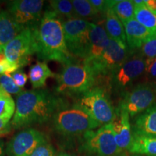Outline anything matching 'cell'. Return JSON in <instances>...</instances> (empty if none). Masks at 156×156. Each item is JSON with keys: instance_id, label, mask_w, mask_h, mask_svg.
<instances>
[{"instance_id": "obj_1", "label": "cell", "mask_w": 156, "mask_h": 156, "mask_svg": "<svg viewBox=\"0 0 156 156\" xmlns=\"http://www.w3.org/2000/svg\"><path fill=\"white\" fill-rule=\"evenodd\" d=\"M67 105L59 95L47 89L23 90L17 95L12 127L20 129L34 124H44Z\"/></svg>"}, {"instance_id": "obj_2", "label": "cell", "mask_w": 156, "mask_h": 156, "mask_svg": "<svg viewBox=\"0 0 156 156\" xmlns=\"http://www.w3.org/2000/svg\"><path fill=\"white\" fill-rule=\"evenodd\" d=\"M63 21L51 9L45 11L36 29V54L39 59L57 62L64 66L75 61L67 47Z\"/></svg>"}, {"instance_id": "obj_3", "label": "cell", "mask_w": 156, "mask_h": 156, "mask_svg": "<svg viewBox=\"0 0 156 156\" xmlns=\"http://www.w3.org/2000/svg\"><path fill=\"white\" fill-rule=\"evenodd\" d=\"M95 77L92 69L84 61L66 64L61 73L56 75V94L80 96L92 88Z\"/></svg>"}, {"instance_id": "obj_4", "label": "cell", "mask_w": 156, "mask_h": 156, "mask_svg": "<svg viewBox=\"0 0 156 156\" xmlns=\"http://www.w3.org/2000/svg\"><path fill=\"white\" fill-rule=\"evenodd\" d=\"M52 121L56 131L65 136L83 135L87 132L100 126L79 103L70 106L67 105L58 110L54 115Z\"/></svg>"}, {"instance_id": "obj_5", "label": "cell", "mask_w": 156, "mask_h": 156, "mask_svg": "<svg viewBox=\"0 0 156 156\" xmlns=\"http://www.w3.org/2000/svg\"><path fill=\"white\" fill-rule=\"evenodd\" d=\"M80 151L97 156H118L124 152L116 145L112 124L84 134Z\"/></svg>"}, {"instance_id": "obj_6", "label": "cell", "mask_w": 156, "mask_h": 156, "mask_svg": "<svg viewBox=\"0 0 156 156\" xmlns=\"http://www.w3.org/2000/svg\"><path fill=\"white\" fill-rule=\"evenodd\" d=\"M79 103L86 109L100 126L111 124L115 117L113 107L106 91L99 87H93L80 95Z\"/></svg>"}, {"instance_id": "obj_7", "label": "cell", "mask_w": 156, "mask_h": 156, "mask_svg": "<svg viewBox=\"0 0 156 156\" xmlns=\"http://www.w3.org/2000/svg\"><path fill=\"white\" fill-rule=\"evenodd\" d=\"M93 23L83 19L63 21L66 44L69 53L75 58L85 59L88 51Z\"/></svg>"}, {"instance_id": "obj_8", "label": "cell", "mask_w": 156, "mask_h": 156, "mask_svg": "<svg viewBox=\"0 0 156 156\" xmlns=\"http://www.w3.org/2000/svg\"><path fill=\"white\" fill-rule=\"evenodd\" d=\"M38 25L27 27L4 48L7 60L16 64L19 68L30 62V57L37 53L36 29Z\"/></svg>"}, {"instance_id": "obj_9", "label": "cell", "mask_w": 156, "mask_h": 156, "mask_svg": "<svg viewBox=\"0 0 156 156\" xmlns=\"http://www.w3.org/2000/svg\"><path fill=\"white\" fill-rule=\"evenodd\" d=\"M129 50L126 45L110 38L108 46L102 55L92 62H85L92 69L96 77L112 75L129 57Z\"/></svg>"}, {"instance_id": "obj_10", "label": "cell", "mask_w": 156, "mask_h": 156, "mask_svg": "<svg viewBox=\"0 0 156 156\" xmlns=\"http://www.w3.org/2000/svg\"><path fill=\"white\" fill-rule=\"evenodd\" d=\"M156 103V92L153 86L142 83L124 93L119 106L126 111L130 117L137 116Z\"/></svg>"}, {"instance_id": "obj_11", "label": "cell", "mask_w": 156, "mask_h": 156, "mask_svg": "<svg viewBox=\"0 0 156 156\" xmlns=\"http://www.w3.org/2000/svg\"><path fill=\"white\" fill-rule=\"evenodd\" d=\"M48 142L47 136L44 132L28 128L12 138L6 152L8 156H29L38 147Z\"/></svg>"}, {"instance_id": "obj_12", "label": "cell", "mask_w": 156, "mask_h": 156, "mask_svg": "<svg viewBox=\"0 0 156 156\" xmlns=\"http://www.w3.org/2000/svg\"><path fill=\"white\" fill-rule=\"evenodd\" d=\"M43 0H14L7 3L8 12L22 26H34L42 18Z\"/></svg>"}, {"instance_id": "obj_13", "label": "cell", "mask_w": 156, "mask_h": 156, "mask_svg": "<svg viewBox=\"0 0 156 156\" xmlns=\"http://www.w3.org/2000/svg\"><path fill=\"white\" fill-rule=\"evenodd\" d=\"M145 70V59L142 55L129 57L121 67L111 75L115 89L125 88L140 77Z\"/></svg>"}, {"instance_id": "obj_14", "label": "cell", "mask_w": 156, "mask_h": 156, "mask_svg": "<svg viewBox=\"0 0 156 156\" xmlns=\"http://www.w3.org/2000/svg\"><path fill=\"white\" fill-rule=\"evenodd\" d=\"M115 117L111 123L116 145L122 151H129L132 142L133 132L129 121V115L124 109L118 106L115 109Z\"/></svg>"}, {"instance_id": "obj_15", "label": "cell", "mask_w": 156, "mask_h": 156, "mask_svg": "<svg viewBox=\"0 0 156 156\" xmlns=\"http://www.w3.org/2000/svg\"><path fill=\"white\" fill-rule=\"evenodd\" d=\"M123 25L125 30L126 44L129 49L131 51L141 48L145 43L156 38V32L146 28L134 18Z\"/></svg>"}, {"instance_id": "obj_16", "label": "cell", "mask_w": 156, "mask_h": 156, "mask_svg": "<svg viewBox=\"0 0 156 156\" xmlns=\"http://www.w3.org/2000/svg\"><path fill=\"white\" fill-rule=\"evenodd\" d=\"M109 41L110 38L104 27L93 23L88 51L86 58L83 61L90 62L101 56L106 49Z\"/></svg>"}, {"instance_id": "obj_17", "label": "cell", "mask_w": 156, "mask_h": 156, "mask_svg": "<svg viewBox=\"0 0 156 156\" xmlns=\"http://www.w3.org/2000/svg\"><path fill=\"white\" fill-rule=\"evenodd\" d=\"M24 28L12 18L7 9L0 12V53H3L5 46Z\"/></svg>"}, {"instance_id": "obj_18", "label": "cell", "mask_w": 156, "mask_h": 156, "mask_svg": "<svg viewBox=\"0 0 156 156\" xmlns=\"http://www.w3.org/2000/svg\"><path fill=\"white\" fill-rule=\"evenodd\" d=\"M132 132L141 135L156 136V104L136 117Z\"/></svg>"}, {"instance_id": "obj_19", "label": "cell", "mask_w": 156, "mask_h": 156, "mask_svg": "<svg viewBox=\"0 0 156 156\" xmlns=\"http://www.w3.org/2000/svg\"><path fill=\"white\" fill-rule=\"evenodd\" d=\"M129 152L134 155L156 156V136H149L133 133Z\"/></svg>"}, {"instance_id": "obj_20", "label": "cell", "mask_w": 156, "mask_h": 156, "mask_svg": "<svg viewBox=\"0 0 156 156\" xmlns=\"http://www.w3.org/2000/svg\"><path fill=\"white\" fill-rule=\"evenodd\" d=\"M105 15L106 20L104 28L109 38L127 46L124 25L115 14L113 9H109Z\"/></svg>"}, {"instance_id": "obj_21", "label": "cell", "mask_w": 156, "mask_h": 156, "mask_svg": "<svg viewBox=\"0 0 156 156\" xmlns=\"http://www.w3.org/2000/svg\"><path fill=\"white\" fill-rule=\"evenodd\" d=\"M49 77L56 78V74L50 69L46 62H36L29 70L28 78L34 89H41L44 87Z\"/></svg>"}, {"instance_id": "obj_22", "label": "cell", "mask_w": 156, "mask_h": 156, "mask_svg": "<svg viewBox=\"0 0 156 156\" xmlns=\"http://www.w3.org/2000/svg\"><path fill=\"white\" fill-rule=\"evenodd\" d=\"M134 19L146 28L156 32V15L146 7L145 3L135 6Z\"/></svg>"}, {"instance_id": "obj_23", "label": "cell", "mask_w": 156, "mask_h": 156, "mask_svg": "<svg viewBox=\"0 0 156 156\" xmlns=\"http://www.w3.org/2000/svg\"><path fill=\"white\" fill-rule=\"evenodd\" d=\"M113 10L122 23L134 18L135 6L131 0H119L115 2Z\"/></svg>"}, {"instance_id": "obj_24", "label": "cell", "mask_w": 156, "mask_h": 156, "mask_svg": "<svg viewBox=\"0 0 156 156\" xmlns=\"http://www.w3.org/2000/svg\"><path fill=\"white\" fill-rule=\"evenodd\" d=\"M51 10L57 14L64 20L76 19L75 10L72 1L69 0H52L49 2Z\"/></svg>"}, {"instance_id": "obj_25", "label": "cell", "mask_w": 156, "mask_h": 156, "mask_svg": "<svg viewBox=\"0 0 156 156\" xmlns=\"http://www.w3.org/2000/svg\"><path fill=\"white\" fill-rule=\"evenodd\" d=\"M72 2L75 15L78 19L92 18L99 14L90 0H73Z\"/></svg>"}, {"instance_id": "obj_26", "label": "cell", "mask_w": 156, "mask_h": 156, "mask_svg": "<svg viewBox=\"0 0 156 156\" xmlns=\"http://www.w3.org/2000/svg\"><path fill=\"white\" fill-rule=\"evenodd\" d=\"M15 112V103L10 94L6 93L0 95V119L10 122Z\"/></svg>"}, {"instance_id": "obj_27", "label": "cell", "mask_w": 156, "mask_h": 156, "mask_svg": "<svg viewBox=\"0 0 156 156\" xmlns=\"http://www.w3.org/2000/svg\"><path fill=\"white\" fill-rule=\"evenodd\" d=\"M0 86L9 94L17 95L23 90V89L20 88L16 85L11 75H7V74L0 75Z\"/></svg>"}, {"instance_id": "obj_28", "label": "cell", "mask_w": 156, "mask_h": 156, "mask_svg": "<svg viewBox=\"0 0 156 156\" xmlns=\"http://www.w3.org/2000/svg\"><path fill=\"white\" fill-rule=\"evenodd\" d=\"M141 55L143 57L152 58L156 56V38L151 39L149 41L142 45L141 48Z\"/></svg>"}, {"instance_id": "obj_29", "label": "cell", "mask_w": 156, "mask_h": 156, "mask_svg": "<svg viewBox=\"0 0 156 156\" xmlns=\"http://www.w3.org/2000/svg\"><path fill=\"white\" fill-rule=\"evenodd\" d=\"M90 3L100 14L104 13L106 15L107 11L110 8H112L116 1H107V0H90Z\"/></svg>"}, {"instance_id": "obj_30", "label": "cell", "mask_w": 156, "mask_h": 156, "mask_svg": "<svg viewBox=\"0 0 156 156\" xmlns=\"http://www.w3.org/2000/svg\"><path fill=\"white\" fill-rule=\"evenodd\" d=\"M29 156H55V151L49 142L38 147Z\"/></svg>"}, {"instance_id": "obj_31", "label": "cell", "mask_w": 156, "mask_h": 156, "mask_svg": "<svg viewBox=\"0 0 156 156\" xmlns=\"http://www.w3.org/2000/svg\"><path fill=\"white\" fill-rule=\"evenodd\" d=\"M145 73L148 77L156 80V56L147 59L145 58Z\"/></svg>"}, {"instance_id": "obj_32", "label": "cell", "mask_w": 156, "mask_h": 156, "mask_svg": "<svg viewBox=\"0 0 156 156\" xmlns=\"http://www.w3.org/2000/svg\"><path fill=\"white\" fill-rule=\"evenodd\" d=\"M11 76L17 86L23 89V87L25 86L27 81H28V76L21 70H17V72L12 74Z\"/></svg>"}, {"instance_id": "obj_33", "label": "cell", "mask_w": 156, "mask_h": 156, "mask_svg": "<svg viewBox=\"0 0 156 156\" xmlns=\"http://www.w3.org/2000/svg\"><path fill=\"white\" fill-rule=\"evenodd\" d=\"M12 125L10 122H6L0 119V135L8 134L12 129Z\"/></svg>"}, {"instance_id": "obj_34", "label": "cell", "mask_w": 156, "mask_h": 156, "mask_svg": "<svg viewBox=\"0 0 156 156\" xmlns=\"http://www.w3.org/2000/svg\"><path fill=\"white\" fill-rule=\"evenodd\" d=\"M144 3L150 11L156 15V0H145Z\"/></svg>"}, {"instance_id": "obj_35", "label": "cell", "mask_w": 156, "mask_h": 156, "mask_svg": "<svg viewBox=\"0 0 156 156\" xmlns=\"http://www.w3.org/2000/svg\"><path fill=\"white\" fill-rule=\"evenodd\" d=\"M5 148H4L3 142L0 140V156H5Z\"/></svg>"}, {"instance_id": "obj_36", "label": "cell", "mask_w": 156, "mask_h": 156, "mask_svg": "<svg viewBox=\"0 0 156 156\" xmlns=\"http://www.w3.org/2000/svg\"><path fill=\"white\" fill-rule=\"evenodd\" d=\"M57 156H75V155H70V154H68V153H60L59 155H58Z\"/></svg>"}, {"instance_id": "obj_37", "label": "cell", "mask_w": 156, "mask_h": 156, "mask_svg": "<svg viewBox=\"0 0 156 156\" xmlns=\"http://www.w3.org/2000/svg\"><path fill=\"white\" fill-rule=\"evenodd\" d=\"M7 93V92H6L5 90H3L2 87L0 86V95L5 94V93Z\"/></svg>"}, {"instance_id": "obj_38", "label": "cell", "mask_w": 156, "mask_h": 156, "mask_svg": "<svg viewBox=\"0 0 156 156\" xmlns=\"http://www.w3.org/2000/svg\"><path fill=\"white\" fill-rule=\"evenodd\" d=\"M153 86V87H154V89H155V92H156V80H155L154 81V84H153V85H152Z\"/></svg>"}, {"instance_id": "obj_39", "label": "cell", "mask_w": 156, "mask_h": 156, "mask_svg": "<svg viewBox=\"0 0 156 156\" xmlns=\"http://www.w3.org/2000/svg\"><path fill=\"white\" fill-rule=\"evenodd\" d=\"M133 156H142V155H134V154Z\"/></svg>"}, {"instance_id": "obj_40", "label": "cell", "mask_w": 156, "mask_h": 156, "mask_svg": "<svg viewBox=\"0 0 156 156\" xmlns=\"http://www.w3.org/2000/svg\"><path fill=\"white\" fill-rule=\"evenodd\" d=\"M1 11H2V10H1V9H0V12H1Z\"/></svg>"}]
</instances>
